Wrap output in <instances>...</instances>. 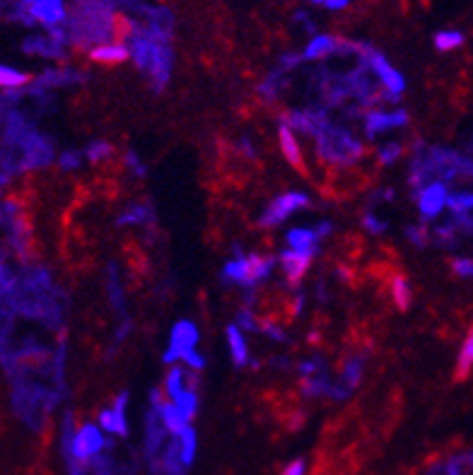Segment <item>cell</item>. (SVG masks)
Wrapping results in <instances>:
<instances>
[{
  "mask_svg": "<svg viewBox=\"0 0 473 475\" xmlns=\"http://www.w3.org/2000/svg\"><path fill=\"white\" fill-rule=\"evenodd\" d=\"M104 449H112V442L109 439H104L102 432L97 430L95 425H85L80 427L78 432H75V439H73V447H70V459H78L90 466V461L95 459V456L102 454Z\"/></svg>",
  "mask_w": 473,
  "mask_h": 475,
  "instance_id": "1",
  "label": "cell"
},
{
  "mask_svg": "<svg viewBox=\"0 0 473 475\" xmlns=\"http://www.w3.org/2000/svg\"><path fill=\"white\" fill-rule=\"evenodd\" d=\"M305 205H309V198L305 196V193H285V196L276 198V201L268 205L266 213L261 215L259 225L261 227H276L283 220H288L297 208H305Z\"/></svg>",
  "mask_w": 473,
  "mask_h": 475,
  "instance_id": "2",
  "label": "cell"
},
{
  "mask_svg": "<svg viewBox=\"0 0 473 475\" xmlns=\"http://www.w3.org/2000/svg\"><path fill=\"white\" fill-rule=\"evenodd\" d=\"M198 340V331L194 324H189V321H181V324L174 326L172 331V343H169V350L165 353V362H174L179 360V357H184L189 350H194Z\"/></svg>",
  "mask_w": 473,
  "mask_h": 475,
  "instance_id": "3",
  "label": "cell"
},
{
  "mask_svg": "<svg viewBox=\"0 0 473 475\" xmlns=\"http://www.w3.org/2000/svg\"><path fill=\"white\" fill-rule=\"evenodd\" d=\"M312 258L314 254H309V251H283L280 254V263H283V271H285V278H288V283L297 287L300 285V280L305 278L307 268L312 266Z\"/></svg>",
  "mask_w": 473,
  "mask_h": 475,
  "instance_id": "4",
  "label": "cell"
},
{
  "mask_svg": "<svg viewBox=\"0 0 473 475\" xmlns=\"http://www.w3.org/2000/svg\"><path fill=\"white\" fill-rule=\"evenodd\" d=\"M447 201H449V196H447L445 184L425 186V189L420 191V196H418L420 213H423L425 218H435V215H440V210L447 205Z\"/></svg>",
  "mask_w": 473,
  "mask_h": 475,
  "instance_id": "5",
  "label": "cell"
},
{
  "mask_svg": "<svg viewBox=\"0 0 473 475\" xmlns=\"http://www.w3.org/2000/svg\"><path fill=\"white\" fill-rule=\"evenodd\" d=\"M273 263L276 258H266V256H249L244 258V275H242V285L254 287L259 285L261 280H266L273 271Z\"/></svg>",
  "mask_w": 473,
  "mask_h": 475,
  "instance_id": "6",
  "label": "cell"
},
{
  "mask_svg": "<svg viewBox=\"0 0 473 475\" xmlns=\"http://www.w3.org/2000/svg\"><path fill=\"white\" fill-rule=\"evenodd\" d=\"M367 136L375 138L377 133L382 131H389V128H396V126H404L408 121V114L404 109L399 111H391V114H382V111H375V114H367Z\"/></svg>",
  "mask_w": 473,
  "mask_h": 475,
  "instance_id": "7",
  "label": "cell"
},
{
  "mask_svg": "<svg viewBox=\"0 0 473 475\" xmlns=\"http://www.w3.org/2000/svg\"><path fill=\"white\" fill-rule=\"evenodd\" d=\"M278 136H280V148H283L285 160L293 164L295 169H300V172L305 174V162H302V152H300V145H297V140L293 136V128H290L288 123H280Z\"/></svg>",
  "mask_w": 473,
  "mask_h": 475,
  "instance_id": "8",
  "label": "cell"
},
{
  "mask_svg": "<svg viewBox=\"0 0 473 475\" xmlns=\"http://www.w3.org/2000/svg\"><path fill=\"white\" fill-rule=\"evenodd\" d=\"M128 56H131V49L126 44H99L90 54L95 63H121Z\"/></svg>",
  "mask_w": 473,
  "mask_h": 475,
  "instance_id": "9",
  "label": "cell"
},
{
  "mask_svg": "<svg viewBox=\"0 0 473 475\" xmlns=\"http://www.w3.org/2000/svg\"><path fill=\"white\" fill-rule=\"evenodd\" d=\"M160 415H162V420H165V425H167V430H169V435H181V432L189 427V418H186L184 413L177 408V403H167L165 408L160 410Z\"/></svg>",
  "mask_w": 473,
  "mask_h": 475,
  "instance_id": "10",
  "label": "cell"
},
{
  "mask_svg": "<svg viewBox=\"0 0 473 475\" xmlns=\"http://www.w3.org/2000/svg\"><path fill=\"white\" fill-rule=\"evenodd\" d=\"M99 425L104 427L107 432H112V435H119V437H126L128 435V422H126V413H119V410H102L99 413Z\"/></svg>",
  "mask_w": 473,
  "mask_h": 475,
  "instance_id": "11",
  "label": "cell"
},
{
  "mask_svg": "<svg viewBox=\"0 0 473 475\" xmlns=\"http://www.w3.org/2000/svg\"><path fill=\"white\" fill-rule=\"evenodd\" d=\"M336 51H338V39L321 34V37H314L312 41H309L307 51H305V58L314 61V58H324L329 54H336Z\"/></svg>",
  "mask_w": 473,
  "mask_h": 475,
  "instance_id": "12",
  "label": "cell"
},
{
  "mask_svg": "<svg viewBox=\"0 0 473 475\" xmlns=\"http://www.w3.org/2000/svg\"><path fill=\"white\" fill-rule=\"evenodd\" d=\"M317 232L312 230H293L288 232V244L293 246L295 251H309V254H317Z\"/></svg>",
  "mask_w": 473,
  "mask_h": 475,
  "instance_id": "13",
  "label": "cell"
},
{
  "mask_svg": "<svg viewBox=\"0 0 473 475\" xmlns=\"http://www.w3.org/2000/svg\"><path fill=\"white\" fill-rule=\"evenodd\" d=\"M227 343H230L232 357H235L237 365H247L249 353H247V343H244V336H242V328H237V326L227 328Z\"/></svg>",
  "mask_w": 473,
  "mask_h": 475,
  "instance_id": "14",
  "label": "cell"
},
{
  "mask_svg": "<svg viewBox=\"0 0 473 475\" xmlns=\"http://www.w3.org/2000/svg\"><path fill=\"white\" fill-rule=\"evenodd\" d=\"M471 367H473V328H471L469 338L464 340V345H461V353L457 360V381L469 377Z\"/></svg>",
  "mask_w": 473,
  "mask_h": 475,
  "instance_id": "15",
  "label": "cell"
},
{
  "mask_svg": "<svg viewBox=\"0 0 473 475\" xmlns=\"http://www.w3.org/2000/svg\"><path fill=\"white\" fill-rule=\"evenodd\" d=\"M391 295H394V304L401 312H406L411 307V287H408V280L404 275H394V280H391Z\"/></svg>",
  "mask_w": 473,
  "mask_h": 475,
  "instance_id": "16",
  "label": "cell"
},
{
  "mask_svg": "<svg viewBox=\"0 0 473 475\" xmlns=\"http://www.w3.org/2000/svg\"><path fill=\"white\" fill-rule=\"evenodd\" d=\"M27 82H29V75L17 73V70L10 66L0 68V85H3L5 90H20V87H25Z\"/></svg>",
  "mask_w": 473,
  "mask_h": 475,
  "instance_id": "17",
  "label": "cell"
},
{
  "mask_svg": "<svg viewBox=\"0 0 473 475\" xmlns=\"http://www.w3.org/2000/svg\"><path fill=\"white\" fill-rule=\"evenodd\" d=\"M177 439L181 444V456H184L186 466H191V463H194V456H196V432L191 430V425H189L181 435H177Z\"/></svg>",
  "mask_w": 473,
  "mask_h": 475,
  "instance_id": "18",
  "label": "cell"
},
{
  "mask_svg": "<svg viewBox=\"0 0 473 475\" xmlns=\"http://www.w3.org/2000/svg\"><path fill=\"white\" fill-rule=\"evenodd\" d=\"M90 468H92V473H95V475H124V471H119V468H116V463H114V459L109 454L95 456V459L90 461Z\"/></svg>",
  "mask_w": 473,
  "mask_h": 475,
  "instance_id": "19",
  "label": "cell"
},
{
  "mask_svg": "<svg viewBox=\"0 0 473 475\" xmlns=\"http://www.w3.org/2000/svg\"><path fill=\"white\" fill-rule=\"evenodd\" d=\"M184 372H181L179 367H172V372H169L167 377V394L172 396V401H177V398L184 394Z\"/></svg>",
  "mask_w": 473,
  "mask_h": 475,
  "instance_id": "20",
  "label": "cell"
},
{
  "mask_svg": "<svg viewBox=\"0 0 473 475\" xmlns=\"http://www.w3.org/2000/svg\"><path fill=\"white\" fill-rule=\"evenodd\" d=\"M447 205L452 208L454 215H464L473 210V193H457V196H449Z\"/></svg>",
  "mask_w": 473,
  "mask_h": 475,
  "instance_id": "21",
  "label": "cell"
},
{
  "mask_svg": "<svg viewBox=\"0 0 473 475\" xmlns=\"http://www.w3.org/2000/svg\"><path fill=\"white\" fill-rule=\"evenodd\" d=\"M174 403H177V408L186 415V418H189V420L194 418V413H196V408H198V398L194 394V389H186L184 394H181Z\"/></svg>",
  "mask_w": 473,
  "mask_h": 475,
  "instance_id": "22",
  "label": "cell"
},
{
  "mask_svg": "<svg viewBox=\"0 0 473 475\" xmlns=\"http://www.w3.org/2000/svg\"><path fill=\"white\" fill-rule=\"evenodd\" d=\"M461 44H464V37H461L459 32H440L435 37V46L440 51H452Z\"/></svg>",
  "mask_w": 473,
  "mask_h": 475,
  "instance_id": "23",
  "label": "cell"
},
{
  "mask_svg": "<svg viewBox=\"0 0 473 475\" xmlns=\"http://www.w3.org/2000/svg\"><path fill=\"white\" fill-rule=\"evenodd\" d=\"M148 220H153V210L148 205H133L131 210H126L121 215L119 222H148Z\"/></svg>",
  "mask_w": 473,
  "mask_h": 475,
  "instance_id": "24",
  "label": "cell"
},
{
  "mask_svg": "<svg viewBox=\"0 0 473 475\" xmlns=\"http://www.w3.org/2000/svg\"><path fill=\"white\" fill-rule=\"evenodd\" d=\"M360 372H362V362L360 360H350L346 365V372H343V379H346L348 389H355L360 381Z\"/></svg>",
  "mask_w": 473,
  "mask_h": 475,
  "instance_id": "25",
  "label": "cell"
},
{
  "mask_svg": "<svg viewBox=\"0 0 473 475\" xmlns=\"http://www.w3.org/2000/svg\"><path fill=\"white\" fill-rule=\"evenodd\" d=\"M87 160L90 162H102L104 157H109L112 155V145L109 143H92L90 148H87Z\"/></svg>",
  "mask_w": 473,
  "mask_h": 475,
  "instance_id": "26",
  "label": "cell"
},
{
  "mask_svg": "<svg viewBox=\"0 0 473 475\" xmlns=\"http://www.w3.org/2000/svg\"><path fill=\"white\" fill-rule=\"evenodd\" d=\"M452 271L457 273L459 278H473V261L471 258H454Z\"/></svg>",
  "mask_w": 473,
  "mask_h": 475,
  "instance_id": "27",
  "label": "cell"
},
{
  "mask_svg": "<svg viewBox=\"0 0 473 475\" xmlns=\"http://www.w3.org/2000/svg\"><path fill=\"white\" fill-rule=\"evenodd\" d=\"M464 468H466L464 456H452L445 463V475H464Z\"/></svg>",
  "mask_w": 473,
  "mask_h": 475,
  "instance_id": "28",
  "label": "cell"
},
{
  "mask_svg": "<svg viewBox=\"0 0 473 475\" xmlns=\"http://www.w3.org/2000/svg\"><path fill=\"white\" fill-rule=\"evenodd\" d=\"M406 234H408V239H411L416 246H425V244H428V239H430V234L425 232L423 227H408Z\"/></svg>",
  "mask_w": 473,
  "mask_h": 475,
  "instance_id": "29",
  "label": "cell"
},
{
  "mask_svg": "<svg viewBox=\"0 0 473 475\" xmlns=\"http://www.w3.org/2000/svg\"><path fill=\"white\" fill-rule=\"evenodd\" d=\"M399 155H401V148H399V145L391 143V145H387V148L379 150V162H382V164H391Z\"/></svg>",
  "mask_w": 473,
  "mask_h": 475,
  "instance_id": "30",
  "label": "cell"
},
{
  "mask_svg": "<svg viewBox=\"0 0 473 475\" xmlns=\"http://www.w3.org/2000/svg\"><path fill=\"white\" fill-rule=\"evenodd\" d=\"M259 328L266 333L268 338H273V340H285V333L280 331V328H278L276 324H271V321H259Z\"/></svg>",
  "mask_w": 473,
  "mask_h": 475,
  "instance_id": "31",
  "label": "cell"
},
{
  "mask_svg": "<svg viewBox=\"0 0 473 475\" xmlns=\"http://www.w3.org/2000/svg\"><path fill=\"white\" fill-rule=\"evenodd\" d=\"M362 225H365L372 234H382L384 230H387V225H384V222H379V218H375V215H365Z\"/></svg>",
  "mask_w": 473,
  "mask_h": 475,
  "instance_id": "32",
  "label": "cell"
},
{
  "mask_svg": "<svg viewBox=\"0 0 473 475\" xmlns=\"http://www.w3.org/2000/svg\"><path fill=\"white\" fill-rule=\"evenodd\" d=\"M181 360H184L191 369H203V367H206V360H203V357L198 355L196 350H189V353L181 357Z\"/></svg>",
  "mask_w": 473,
  "mask_h": 475,
  "instance_id": "33",
  "label": "cell"
},
{
  "mask_svg": "<svg viewBox=\"0 0 473 475\" xmlns=\"http://www.w3.org/2000/svg\"><path fill=\"white\" fill-rule=\"evenodd\" d=\"M305 471H307L305 461L297 459V461H293V463H288V466H285L283 475H305Z\"/></svg>",
  "mask_w": 473,
  "mask_h": 475,
  "instance_id": "34",
  "label": "cell"
},
{
  "mask_svg": "<svg viewBox=\"0 0 473 475\" xmlns=\"http://www.w3.org/2000/svg\"><path fill=\"white\" fill-rule=\"evenodd\" d=\"M78 164H80L78 152H66V155H61V167L63 169H75Z\"/></svg>",
  "mask_w": 473,
  "mask_h": 475,
  "instance_id": "35",
  "label": "cell"
},
{
  "mask_svg": "<svg viewBox=\"0 0 473 475\" xmlns=\"http://www.w3.org/2000/svg\"><path fill=\"white\" fill-rule=\"evenodd\" d=\"M126 164H128V167L133 169V172L138 174V177H145V167H143V164L138 162V157L133 155V152H128V155H126Z\"/></svg>",
  "mask_w": 473,
  "mask_h": 475,
  "instance_id": "36",
  "label": "cell"
},
{
  "mask_svg": "<svg viewBox=\"0 0 473 475\" xmlns=\"http://www.w3.org/2000/svg\"><path fill=\"white\" fill-rule=\"evenodd\" d=\"M350 3V0H326V8L329 10H341V8H346V5Z\"/></svg>",
  "mask_w": 473,
  "mask_h": 475,
  "instance_id": "37",
  "label": "cell"
},
{
  "mask_svg": "<svg viewBox=\"0 0 473 475\" xmlns=\"http://www.w3.org/2000/svg\"><path fill=\"white\" fill-rule=\"evenodd\" d=\"M300 63V56H283V68H295Z\"/></svg>",
  "mask_w": 473,
  "mask_h": 475,
  "instance_id": "38",
  "label": "cell"
},
{
  "mask_svg": "<svg viewBox=\"0 0 473 475\" xmlns=\"http://www.w3.org/2000/svg\"><path fill=\"white\" fill-rule=\"evenodd\" d=\"M331 230H334V227H331V222H324V225H319V230H314V232H317L319 239H324Z\"/></svg>",
  "mask_w": 473,
  "mask_h": 475,
  "instance_id": "39",
  "label": "cell"
},
{
  "mask_svg": "<svg viewBox=\"0 0 473 475\" xmlns=\"http://www.w3.org/2000/svg\"><path fill=\"white\" fill-rule=\"evenodd\" d=\"M464 461H466V468H473V451L464 454Z\"/></svg>",
  "mask_w": 473,
  "mask_h": 475,
  "instance_id": "40",
  "label": "cell"
},
{
  "mask_svg": "<svg viewBox=\"0 0 473 475\" xmlns=\"http://www.w3.org/2000/svg\"><path fill=\"white\" fill-rule=\"evenodd\" d=\"M314 3H326V0H314Z\"/></svg>",
  "mask_w": 473,
  "mask_h": 475,
  "instance_id": "41",
  "label": "cell"
},
{
  "mask_svg": "<svg viewBox=\"0 0 473 475\" xmlns=\"http://www.w3.org/2000/svg\"><path fill=\"white\" fill-rule=\"evenodd\" d=\"M471 174H473V167H471Z\"/></svg>",
  "mask_w": 473,
  "mask_h": 475,
  "instance_id": "42",
  "label": "cell"
}]
</instances>
